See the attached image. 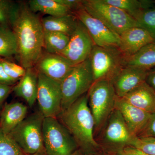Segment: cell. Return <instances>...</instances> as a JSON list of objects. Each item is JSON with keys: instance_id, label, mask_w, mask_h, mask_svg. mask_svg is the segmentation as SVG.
Listing matches in <instances>:
<instances>
[{"instance_id": "cell-1", "label": "cell", "mask_w": 155, "mask_h": 155, "mask_svg": "<svg viewBox=\"0 0 155 155\" xmlns=\"http://www.w3.org/2000/svg\"><path fill=\"white\" fill-rule=\"evenodd\" d=\"M12 25L17 38L21 66L25 69L34 68L42 55L44 46L41 19L28 5L23 3L19 5Z\"/></svg>"}, {"instance_id": "cell-2", "label": "cell", "mask_w": 155, "mask_h": 155, "mask_svg": "<svg viewBox=\"0 0 155 155\" xmlns=\"http://www.w3.org/2000/svg\"><path fill=\"white\" fill-rule=\"evenodd\" d=\"M78 146L85 153L99 148L94 138V121L88 104V93L83 95L59 116Z\"/></svg>"}, {"instance_id": "cell-3", "label": "cell", "mask_w": 155, "mask_h": 155, "mask_svg": "<svg viewBox=\"0 0 155 155\" xmlns=\"http://www.w3.org/2000/svg\"><path fill=\"white\" fill-rule=\"evenodd\" d=\"M88 104L94 121V134L102 130L115 109L117 95L111 81H95L87 92Z\"/></svg>"}, {"instance_id": "cell-4", "label": "cell", "mask_w": 155, "mask_h": 155, "mask_svg": "<svg viewBox=\"0 0 155 155\" xmlns=\"http://www.w3.org/2000/svg\"><path fill=\"white\" fill-rule=\"evenodd\" d=\"M82 5L89 14L101 21L119 36L128 28L140 27L127 12L105 2L104 0H82Z\"/></svg>"}, {"instance_id": "cell-5", "label": "cell", "mask_w": 155, "mask_h": 155, "mask_svg": "<svg viewBox=\"0 0 155 155\" xmlns=\"http://www.w3.org/2000/svg\"><path fill=\"white\" fill-rule=\"evenodd\" d=\"M94 83V79L89 58L83 63L74 66L61 83L62 112L88 92Z\"/></svg>"}, {"instance_id": "cell-6", "label": "cell", "mask_w": 155, "mask_h": 155, "mask_svg": "<svg viewBox=\"0 0 155 155\" xmlns=\"http://www.w3.org/2000/svg\"><path fill=\"white\" fill-rule=\"evenodd\" d=\"M44 118L40 111L34 113L9 134L25 155L45 151L42 133Z\"/></svg>"}, {"instance_id": "cell-7", "label": "cell", "mask_w": 155, "mask_h": 155, "mask_svg": "<svg viewBox=\"0 0 155 155\" xmlns=\"http://www.w3.org/2000/svg\"><path fill=\"white\" fill-rule=\"evenodd\" d=\"M42 133L47 155H71L77 150L75 139L57 118H44Z\"/></svg>"}, {"instance_id": "cell-8", "label": "cell", "mask_w": 155, "mask_h": 155, "mask_svg": "<svg viewBox=\"0 0 155 155\" xmlns=\"http://www.w3.org/2000/svg\"><path fill=\"white\" fill-rule=\"evenodd\" d=\"M94 82L101 79L113 81L125 67V58L118 48L95 45L89 58Z\"/></svg>"}, {"instance_id": "cell-9", "label": "cell", "mask_w": 155, "mask_h": 155, "mask_svg": "<svg viewBox=\"0 0 155 155\" xmlns=\"http://www.w3.org/2000/svg\"><path fill=\"white\" fill-rule=\"evenodd\" d=\"M38 77L37 100L40 111L45 118H57L62 112L61 83L40 72H38Z\"/></svg>"}, {"instance_id": "cell-10", "label": "cell", "mask_w": 155, "mask_h": 155, "mask_svg": "<svg viewBox=\"0 0 155 155\" xmlns=\"http://www.w3.org/2000/svg\"><path fill=\"white\" fill-rule=\"evenodd\" d=\"M86 27L95 45L103 48H119L120 37L101 21L93 17L83 6L73 13Z\"/></svg>"}, {"instance_id": "cell-11", "label": "cell", "mask_w": 155, "mask_h": 155, "mask_svg": "<svg viewBox=\"0 0 155 155\" xmlns=\"http://www.w3.org/2000/svg\"><path fill=\"white\" fill-rule=\"evenodd\" d=\"M95 45L86 27L79 20L75 31L70 37L69 43L61 55L73 65L83 63L89 58Z\"/></svg>"}, {"instance_id": "cell-12", "label": "cell", "mask_w": 155, "mask_h": 155, "mask_svg": "<svg viewBox=\"0 0 155 155\" xmlns=\"http://www.w3.org/2000/svg\"><path fill=\"white\" fill-rule=\"evenodd\" d=\"M102 141L117 150L130 146L135 137L129 130L122 114L117 109L113 111L103 127Z\"/></svg>"}, {"instance_id": "cell-13", "label": "cell", "mask_w": 155, "mask_h": 155, "mask_svg": "<svg viewBox=\"0 0 155 155\" xmlns=\"http://www.w3.org/2000/svg\"><path fill=\"white\" fill-rule=\"evenodd\" d=\"M35 67L38 72L61 83L74 66L61 55L47 53L42 54Z\"/></svg>"}, {"instance_id": "cell-14", "label": "cell", "mask_w": 155, "mask_h": 155, "mask_svg": "<svg viewBox=\"0 0 155 155\" xmlns=\"http://www.w3.org/2000/svg\"><path fill=\"white\" fill-rule=\"evenodd\" d=\"M115 109L122 114L129 130L136 137L139 136L142 133L152 115L132 105L123 98L118 97L116 98Z\"/></svg>"}, {"instance_id": "cell-15", "label": "cell", "mask_w": 155, "mask_h": 155, "mask_svg": "<svg viewBox=\"0 0 155 155\" xmlns=\"http://www.w3.org/2000/svg\"><path fill=\"white\" fill-rule=\"evenodd\" d=\"M119 49L125 58L134 55L145 46L155 43V40L144 28L131 27L119 35Z\"/></svg>"}, {"instance_id": "cell-16", "label": "cell", "mask_w": 155, "mask_h": 155, "mask_svg": "<svg viewBox=\"0 0 155 155\" xmlns=\"http://www.w3.org/2000/svg\"><path fill=\"white\" fill-rule=\"evenodd\" d=\"M148 71L127 66L123 68L112 81L117 96L123 97L145 81Z\"/></svg>"}, {"instance_id": "cell-17", "label": "cell", "mask_w": 155, "mask_h": 155, "mask_svg": "<svg viewBox=\"0 0 155 155\" xmlns=\"http://www.w3.org/2000/svg\"><path fill=\"white\" fill-rule=\"evenodd\" d=\"M122 98L132 105L147 113H155V91L146 81Z\"/></svg>"}, {"instance_id": "cell-18", "label": "cell", "mask_w": 155, "mask_h": 155, "mask_svg": "<svg viewBox=\"0 0 155 155\" xmlns=\"http://www.w3.org/2000/svg\"><path fill=\"white\" fill-rule=\"evenodd\" d=\"M28 108L22 103H6L0 113V129L9 134L26 118Z\"/></svg>"}, {"instance_id": "cell-19", "label": "cell", "mask_w": 155, "mask_h": 155, "mask_svg": "<svg viewBox=\"0 0 155 155\" xmlns=\"http://www.w3.org/2000/svg\"><path fill=\"white\" fill-rule=\"evenodd\" d=\"M38 77V72L34 68L26 69L24 76L13 87L16 96L22 98L32 107L37 97Z\"/></svg>"}, {"instance_id": "cell-20", "label": "cell", "mask_w": 155, "mask_h": 155, "mask_svg": "<svg viewBox=\"0 0 155 155\" xmlns=\"http://www.w3.org/2000/svg\"><path fill=\"white\" fill-rule=\"evenodd\" d=\"M44 31H54L71 36L78 25L79 20L74 14L61 17L48 16L41 19Z\"/></svg>"}, {"instance_id": "cell-21", "label": "cell", "mask_w": 155, "mask_h": 155, "mask_svg": "<svg viewBox=\"0 0 155 155\" xmlns=\"http://www.w3.org/2000/svg\"><path fill=\"white\" fill-rule=\"evenodd\" d=\"M149 71L155 67V43L147 45L135 54L125 58V67Z\"/></svg>"}, {"instance_id": "cell-22", "label": "cell", "mask_w": 155, "mask_h": 155, "mask_svg": "<svg viewBox=\"0 0 155 155\" xmlns=\"http://www.w3.org/2000/svg\"><path fill=\"white\" fill-rule=\"evenodd\" d=\"M28 5L34 13L39 12L51 17H61L73 14L56 0H30L28 1Z\"/></svg>"}, {"instance_id": "cell-23", "label": "cell", "mask_w": 155, "mask_h": 155, "mask_svg": "<svg viewBox=\"0 0 155 155\" xmlns=\"http://www.w3.org/2000/svg\"><path fill=\"white\" fill-rule=\"evenodd\" d=\"M70 36L61 32L44 31V43L47 52L61 54L67 48Z\"/></svg>"}, {"instance_id": "cell-24", "label": "cell", "mask_w": 155, "mask_h": 155, "mask_svg": "<svg viewBox=\"0 0 155 155\" xmlns=\"http://www.w3.org/2000/svg\"><path fill=\"white\" fill-rule=\"evenodd\" d=\"M18 54L17 38L13 30L0 26V56L11 58Z\"/></svg>"}, {"instance_id": "cell-25", "label": "cell", "mask_w": 155, "mask_h": 155, "mask_svg": "<svg viewBox=\"0 0 155 155\" xmlns=\"http://www.w3.org/2000/svg\"><path fill=\"white\" fill-rule=\"evenodd\" d=\"M140 27L146 30L155 40V5L143 8L132 15Z\"/></svg>"}, {"instance_id": "cell-26", "label": "cell", "mask_w": 155, "mask_h": 155, "mask_svg": "<svg viewBox=\"0 0 155 155\" xmlns=\"http://www.w3.org/2000/svg\"><path fill=\"white\" fill-rule=\"evenodd\" d=\"M105 2L123 10L132 16L143 8L153 5L151 1L138 0H104Z\"/></svg>"}, {"instance_id": "cell-27", "label": "cell", "mask_w": 155, "mask_h": 155, "mask_svg": "<svg viewBox=\"0 0 155 155\" xmlns=\"http://www.w3.org/2000/svg\"><path fill=\"white\" fill-rule=\"evenodd\" d=\"M0 155H25L9 134L0 129Z\"/></svg>"}, {"instance_id": "cell-28", "label": "cell", "mask_w": 155, "mask_h": 155, "mask_svg": "<svg viewBox=\"0 0 155 155\" xmlns=\"http://www.w3.org/2000/svg\"><path fill=\"white\" fill-rule=\"evenodd\" d=\"M19 6L13 5L10 2L0 0V24L7 26L12 24L17 15Z\"/></svg>"}, {"instance_id": "cell-29", "label": "cell", "mask_w": 155, "mask_h": 155, "mask_svg": "<svg viewBox=\"0 0 155 155\" xmlns=\"http://www.w3.org/2000/svg\"><path fill=\"white\" fill-rule=\"evenodd\" d=\"M139 149L148 154L155 155V138L135 137L130 145Z\"/></svg>"}, {"instance_id": "cell-30", "label": "cell", "mask_w": 155, "mask_h": 155, "mask_svg": "<svg viewBox=\"0 0 155 155\" xmlns=\"http://www.w3.org/2000/svg\"><path fill=\"white\" fill-rule=\"evenodd\" d=\"M0 61L6 74L14 81L17 82L25 75L26 69L22 66L3 60Z\"/></svg>"}, {"instance_id": "cell-31", "label": "cell", "mask_w": 155, "mask_h": 155, "mask_svg": "<svg viewBox=\"0 0 155 155\" xmlns=\"http://www.w3.org/2000/svg\"><path fill=\"white\" fill-rule=\"evenodd\" d=\"M114 155H150L131 146H127L116 150Z\"/></svg>"}, {"instance_id": "cell-32", "label": "cell", "mask_w": 155, "mask_h": 155, "mask_svg": "<svg viewBox=\"0 0 155 155\" xmlns=\"http://www.w3.org/2000/svg\"><path fill=\"white\" fill-rule=\"evenodd\" d=\"M139 137H151L155 138V113L152 114L147 125Z\"/></svg>"}, {"instance_id": "cell-33", "label": "cell", "mask_w": 155, "mask_h": 155, "mask_svg": "<svg viewBox=\"0 0 155 155\" xmlns=\"http://www.w3.org/2000/svg\"><path fill=\"white\" fill-rule=\"evenodd\" d=\"M56 2L67 7L72 13L82 7V1L79 0H56Z\"/></svg>"}, {"instance_id": "cell-34", "label": "cell", "mask_w": 155, "mask_h": 155, "mask_svg": "<svg viewBox=\"0 0 155 155\" xmlns=\"http://www.w3.org/2000/svg\"><path fill=\"white\" fill-rule=\"evenodd\" d=\"M13 87L11 85L0 84V109L2 107L4 102L8 96Z\"/></svg>"}, {"instance_id": "cell-35", "label": "cell", "mask_w": 155, "mask_h": 155, "mask_svg": "<svg viewBox=\"0 0 155 155\" xmlns=\"http://www.w3.org/2000/svg\"><path fill=\"white\" fill-rule=\"evenodd\" d=\"M16 82V81L12 80L6 74L3 68L2 65L0 61V84H6L12 86Z\"/></svg>"}, {"instance_id": "cell-36", "label": "cell", "mask_w": 155, "mask_h": 155, "mask_svg": "<svg viewBox=\"0 0 155 155\" xmlns=\"http://www.w3.org/2000/svg\"><path fill=\"white\" fill-rule=\"evenodd\" d=\"M146 82H147L155 91V67L149 70Z\"/></svg>"}, {"instance_id": "cell-37", "label": "cell", "mask_w": 155, "mask_h": 155, "mask_svg": "<svg viewBox=\"0 0 155 155\" xmlns=\"http://www.w3.org/2000/svg\"><path fill=\"white\" fill-rule=\"evenodd\" d=\"M47 155L45 151L41 152H39L36 153L32 155Z\"/></svg>"}, {"instance_id": "cell-38", "label": "cell", "mask_w": 155, "mask_h": 155, "mask_svg": "<svg viewBox=\"0 0 155 155\" xmlns=\"http://www.w3.org/2000/svg\"><path fill=\"white\" fill-rule=\"evenodd\" d=\"M82 155L81 154V153H80V152L78 150H76L75 152L73 153V154H72V155Z\"/></svg>"}]
</instances>
